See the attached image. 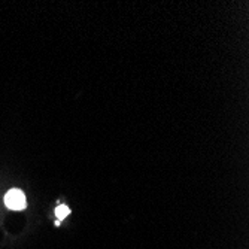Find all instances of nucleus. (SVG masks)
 I'll use <instances>...</instances> for the list:
<instances>
[{
	"instance_id": "nucleus-2",
	"label": "nucleus",
	"mask_w": 249,
	"mask_h": 249,
	"mask_svg": "<svg viewBox=\"0 0 249 249\" xmlns=\"http://www.w3.org/2000/svg\"><path fill=\"white\" fill-rule=\"evenodd\" d=\"M69 213H71V209L67 208L66 205H58V206L55 208V216H57L58 221H63Z\"/></svg>"
},
{
	"instance_id": "nucleus-1",
	"label": "nucleus",
	"mask_w": 249,
	"mask_h": 249,
	"mask_svg": "<svg viewBox=\"0 0 249 249\" xmlns=\"http://www.w3.org/2000/svg\"><path fill=\"white\" fill-rule=\"evenodd\" d=\"M5 205L8 209L11 211H22L27 206V200H26V194L21 190H9L5 196Z\"/></svg>"
}]
</instances>
